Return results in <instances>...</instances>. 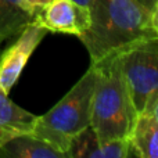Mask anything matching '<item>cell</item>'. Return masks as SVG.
I'll list each match as a JSON object with an SVG mask.
<instances>
[{"label":"cell","instance_id":"obj_11","mask_svg":"<svg viewBox=\"0 0 158 158\" xmlns=\"http://www.w3.org/2000/svg\"><path fill=\"white\" fill-rule=\"evenodd\" d=\"M35 137L43 140L44 143L50 144L52 147H54L56 150L61 151L65 156V158H68V151L71 148V142H72V136L63 133L61 131L53 128V126L44 123L43 121H40V118L38 117V121L35 123L32 133Z\"/></svg>","mask_w":158,"mask_h":158},{"label":"cell","instance_id":"obj_17","mask_svg":"<svg viewBox=\"0 0 158 158\" xmlns=\"http://www.w3.org/2000/svg\"><path fill=\"white\" fill-rule=\"evenodd\" d=\"M75 2L81 3V4H83V6H89V2H90V0H75Z\"/></svg>","mask_w":158,"mask_h":158},{"label":"cell","instance_id":"obj_12","mask_svg":"<svg viewBox=\"0 0 158 158\" xmlns=\"http://www.w3.org/2000/svg\"><path fill=\"white\" fill-rule=\"evenodd\" d=\"M135 154L129 139H115L110 142L98 143V150L94 158H128Z\"/></svg>","mask_w":158,"mask_h":158},{"label":"cell","instance_id":"obj_1","mask_svg":"<svg viewBox=\"0 0 158 158\" xmlns=\"http://www.w3.org/2000/svg\"><path fill=\"white\" fill-rule=\"evenodd\" d=\"M90 25L81 36L92 64L112 57L121 50L157 38L151 13L136 0H90Z\"/></svg>","mask_w":158,"mask_h":158},{"label":"cell","instance_id":"obj_6","mask_svg":"<svg viewBox=\"0 0 158 158\" xmlns=\"http://www.w3.org/2000/svg\"><path fill=\"white\" fill-rule=\"evenodd\" d=\"M49 32L36 22H31L18 35V39L0 57V89L4 93L11 90L25 68L29 57L44 35Z\"/></svg>","mask_w":158,"mask_h":158},{"label":"cell","instance_id":"obj_4","mask_svg":"<svg viewBox=\"0 0 158 158\" xmlns=\"http://www.w3.org/2000/svg\"><path fill=\"white\" fill-rule=\"evenodd\" d=\"M98 75V65L92 64L75 86L53 108L39 117L40 121L68 136H75L83 129L89 128L92 121L93 94Z\"/></svg>","mask_w":158,"mask_h":158},{"label":"cell","instance_id":"obj_9","mask_svg":"<svg viewBox=\"0 0 158 158\" xmlns=\"http://www.w3.org/2000/svg\"><path fill=\"white\" fill-rule=\"evenodd\" d=\"M0 157L8 158H65L61 151L56 150L43 140L27 133L13 137L0 146Z\"/></svg>","mask_w":158,"mask_h":158},{"label":"cell","instance_id":"obj_7","mask_svg":"<svg viewBox=\"0 0 158 158\" xmlns=\"http://www.w3.org/2000/svg\"><path fill=\"white\" fill-rule=\"evenodd\" d=\"M38 117L18 107L0 89V146L13 137L32 133Z\"/></svg>","mask_w":158,"mask_h":158},{"label":"cell","instance_id":"obj_10","mask_svg":"<svg viewBox=\"0 0 158 158\" xmlns=\"http://www.w3.org/2000/svg\"><path fill=\"white\" fill-rule=\"evenodd\" d=\"M31 22L33 14L22 6L21 0H0V46L18 36Z\"/></svg>","mask_w":158,"mask_h":158},{"label":"cell","instance_id":"obj_13","mask_svg":"<svg viewBox=\"0 0 158 158\" xmlns=\"http://www.w3.org/2000/svg\"><path fill=\"white\" fill-rule=\"evenodd\" d=\"M49 2L50 0H21L22 6H24L31 14H33V15H35L36 11H39L42 7H44Z\"/></svg>","mask_w":158,"mask_h":158},{"label":"cell","instance_id":"obj_15","mask_svg":"<svg viewBox=\"0 0 158 158\" xmlns=\"http://www.w3.org/2000/svg\"><path fill=\"white\" fill-rule=\"evenodd\" d=\"M136 2H139L140 4L146 8V10H148L151 13V11H153V8H154V6H156L157 0H136Z\"/></svg>","mask_w":158,"mask_h":158},{"label":"cell","instance_id":"obj_3","mask_svg":"<svg viewBox=\"0 0 158 158\" xmlns=\"http://www.w3.org/2000/svg\"><path fill=\"white\" fill-rule=\"evenodd\" d=\"M115 57L137 114L153 112L158 103V38L137 42L117 53Z\"/></svg>","mask_w":158,"mask_h":158},{"label":"cell","instance_id":"obj_8","mask_svg":"<svg viewBox=\"0 0 158 158\" xmlns=\"http://www.w3.org/2000/svg\"><path fill=\"white\" fill-rule=\"evenodd\" d=\"M136 157L158 158V122L153 112H139L128 136Z\"/></svg>","mask_w":158,"mask_h":158},{"label":"cell","instance_id":"obj_5","mask_svg":"<svg viewBox=\"0 0 158 158\" xmlns=\"http://www.w3.org/2000/svg\"><path fill=\"white\" fill-rule=\"evenodd\" d=\"M33 22L52 32L81 36L90 25V13L75 0H50L35 13Z\"/></svg>","mask_w":158,"mask_h":158},{"label":"cell","instance_id":"obj_14","mask_svg":"<svg viewBox=\"0 0 158 158\" xmlns=\"http://www.w3.org/2000/svg\"><path fill=\"white\" fill-rule=\"evenodd\" d=\"M151 25H153L154 31L157 33V38H158V0L156 2L153 11H151Z\"/></svg>","mask_w":158,"mask_h":158},{"label":"cell","instance_id":"obj_2","mask_svg":"<svg viewBox=\"0 0 158 158\" xmlns=\"http://www.w3.org/2000/svg\"><path fill=\"white\" fill-rule=\"evenodd\" d=\"M96 65L100 68V75L93 94L90 126L98 143L126 139L133 128L137 111L121 65L115 56Z\"/></svg>","mask_w":158,"mask_h":158},{"label":"cell","instance_id":"obj_16","mask_svg":"<svg viewBox=\"0 0 158 158\" xmlns=\"http://www.w3.org/2000/svg\"><path fill=\"white\" fill-rule=\"evenodd\" d=\"M153 114H154V117H156V119H157V122H158V103L156 104V107H154Z\"/></svg>","mask_w":158,"mask_h":158}]
</instances>
